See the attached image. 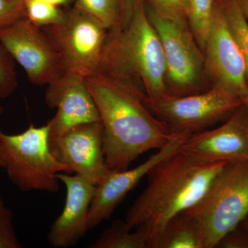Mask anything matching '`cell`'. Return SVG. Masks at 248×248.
Masks as SVG:
<instances>
[{
    "instance_id": "obj_6",
    "label": "cell",
    "mask_w": 248,
    "mask_h": 248,
    "mask_svg": "<svg viewBox=\"0 0 248 248\" xmlns=\"http://www.w3.org/2000/svg\"><path fill=\"white\" fill-rule=\"evenodd\" d=\"M145 9L164 49L167 95H187L207 90L202 80L204 53L187 21L160 16L148 5Z\"/></svg>"
},
{
    "instance_id": "obj_14",
    "label": "cell",
    "mask_w": 248,
    "mask_h": 248,
    "mask_svg": "<svg viewBox=\"0 0 248 248\" xmlns=\"http://www.w3.org/2000/svg\"><path fill=\"white\" fill-rule=\"evenodd\" d=\"M45 102L57 113L47 124L49 138H53L76 125L100 120L99 112L84 78L65 72L48 85Z\"/></svg>"
},
{
    "instance_id": "obj_15",
    "label": "cell",
    "mask_w": 248,
    "mask_h": 248,
    "mask_svg": "<svg viewBox=\"0 0 248 248\" xmlns=\"http://www.w3.org/2000/svg\"><path fill=\"white\" fill-rule=\"evenodd\" d=\"M66 187L63 211L50 227L48 242L54 248H67L76 244L89 231L90 207L96 186L79 174H58Z\"/></svg>"
},
{
    "instance_id": "obj_25",
    "label": "cell",
    "mask_w": 248,
    "mask_h": 248,
    "mask_svg": "<svg viewBox=\"0 0 248 248\" xmlns=\"http://www.w3.org/2000/svg\"><path fill=\"white\" fill-rule=\"evenodd\" d=\"M27 17L23 0H0V29Z\"/></svg>"
},
{
    "instance_id": "obj_24",
    "label": "cell",
    "mask_w": 248,
    "mask_h": 248,
    "mask_svg": "<svg viewBox=\"0 0 248 248\" xmlns=\"http://www.w3.org/2000/svg\"><path fill=\"white\" fill-rule=\"evenodd\" d=\"M156 14L172 19L187 20V0H148Z\"/></svg>"
},
{
    "instance_id": "obj_2",
    "label": "cell",
    "mask_w": 248,
    "mask_h": 248,
    "mask_svg": "<svg viewBox=\"0 0 248 248\" xmlns=\"http://www.w3.org/2000/svg\"><path fill=\"white\" fill-rule=\"evenodd\" d=\"M228 163L201 161L178 150L148 173L146 188L128 209L127 226L144 228L151 248L167 221L195 205Z\"/></svg>"
},
{
    "instance_id": "obj_9",
    "label": "cell",
    "mask_w": 248,
    "mask_h": 248,
    "mask_svg": "<svg viewBox=\"0 0 248 248\" xmlns=\"http://www.w3.org/2000/svg\"><path fill=\"white\" fill-rule=\"evenodd\" d=\"M0 43L22 67L32 84H50L66 72L53 42L27 17L0 29Z\"/></svg>"
},
{
    "instance_id": "obj_4",
    "label": "cell",
    "mask_w": 248,
    "mask_h": 248,
    "mask_svg": "<svg viewBox=\"0 0 248 248\" xmlns=\"http://www.w3.org/2000/svg\"><path fill=\"white\" fill-rule=\"evenodd\" d=\"M186 212L198 223L204 248H216L248 214V159L228 163L200 201Z\"/></svg>"
},
{
    "instance_id": "obj_18",
    "label": "cell",
    "mask_w": 248,
    "mask_h": 248,
    "mask_svg": "<svg viewBox=\"0 0 248 248\" xmlns=\"http://www.w3.org/2000/svg\"><path fill=\"white\" fill-rule=\"evenodd\" d=\"M217 0H187V21L202 50L213 23Z\"/></svg>"
},
{
    "instance_id": "obj_1",
    "label": "cell",
    "mask_w": 248,
    "mask_h": 248,
    "mask_svg": "<svg viewBox=\"0 0 248 248\" xmlns=\"http://www.w3.org/2000/svg\"><path fill=\"white\" fill-rule=\"evenodd\" d=\"M103 125V150L111 171H120L151 150H159L177 134L153 115L146 97L128 84L95 73L84 78Z\"/></svg>"
},
{
    "instance_id": "obj_21",
    "label": "cell",
    "mask_w": 248,
    "mask_h": 248,
    "mask_svg": "<svg viewBox=\"0 0 248 248\" xmlns=\"http://www.w3.org/2000/svg\"><path fill=\"white\" fill-rule=\"evenodd\" d=\"M27 17L36 27H50L62 20L64 11L45 0H23Z\"/></svg>"
},
{
    "instance_id": "obj_31",
    "label": "cell",
    "mask_w": 248,
    "mask_h": 248,
    "mask_svg": "<svg viewBox=\"0 0 248 248\" xmlns=\"http://www.w3.org/2000/svg\"><path fill=\"white\" fill-rule=\"evenodd\" d=\"M3 111H4V108L0 106V115L2 113ZM0 168H1V169H4V165H3L1 161H0Z\"/></svg>"
},
{
    "instance_id": "obj_16",
    "label": "cell",
    "mask_w": 248,
    "mask_h": 248,
    "mask_svg": "<svg viewBox=\"0 0 248 248\" xmlns=\"http://www.w3.org/2000/svg\"><path fill=\"white\" fill-rule=\"evenodd\" d=\"M151 248H204L200 227L187 212L178 213L153 238Z\"/></svg>"
},
{
    "instance_id": "obj_22",
    "label": "cell",
    "mask_w": 248,
    "mask_h": 248,
    "mask_svg": "<svg viewBox=\"0 0 248 248\" xmlns=\"http://www.w3.org/2000/svg\"><path fill=\"white\" fill-rule=\"evenodd\" d=\"M16 61L7 49L0 43V98L10 97L17 89Z\"/></svg>"
},
{
    "instance_id": "obj_19",
    "label": "cell",
    "mask_w": 248,
    "mask_h": 248,
    "mask_svg": "<svg viewBox=\"0 0 248 248\" xmlns=\"http://www.w3.org/2000/svg\"><path fill=\"white\" fill-rule=\"evenodd\" d=\"M230 29L237 42L246 62L248 81V22L239 0H218Z\"/></svg>"
},
{
    "instance_id": "obj_17",
    "label": "cell",
    "mask_w": 248,
    "mask_h": 248,
    "mask_svg": "<svg viewBox=\"0 0 248 248\" xmlns=\"http://www.w3.org/2000/svg\"><path fill=\"white\" fill-rule=\"evenodd\" d=\"M89 248H151L146 229L139 226L132 232L123 220L114 221Z\"/></svg>"
},
{
    "instance_id": "obj_28",
    "label": "cell",
    "mask_w": 248,
    "mask_h": 248,
    "mask_svg": "<svg viewBox=\"0 0 248 248\" xmlns=\"http://www.w3.org/2000/svg\"><path fill=\"white\" fill-rule=\"evenodd\" d=\"M241 10L248 22V0H239Z\"/></svg>"
},
{
    "instance_id": "obj_8",
    "label": "cell",
    "mask_w": 248,
    "mask_h": 248,
    "mask_svg": "<svg viewBox=\"0 0 248 248\" xmlns=\"http://www.w3.org/2000/svg\"><path fill=\"white\" fill-rule=\"evenodd\" d=\"M148 108L172 134L190 135L210 128L230 117L243 103L219 86L184 96H164L147 101Z\"/></svg>"
},
{
    "instance_id": "obj_13",
    "label": "cell",
    "mask_w": 248,
    "mask_h": 248,
    "mask_svg": "<svg viewBox=\"0 0 248 248\" xmlns=\"http://www.w3.org/2000/svg\"><path fill=\"white\" fill-rule=\"evenodd\" d=\"M188 135L177 134L155 154L151 155L141 164L132 169L110 171L107 177L96 186L95 192L90 207L89 231L94 229L102 221L109 219L117 207L135 188L142 178L162 160L179 150L182 141Z\"/></svg>"
},
{
    "instance_id": "obj_12",
    "label": "cell",
    "mask_w": 248,
    "mask_h": 248,
    "mask_svg": "<svg viewBox=\"0 0 248 248\" xmlns=\"http://www.w3.org/2000/svg\"><path fill=\"white\" fill-rule=\"evenodd\" d=\"M179 151L208 162L248 159V107L243 104L216 128L188 135Z\"/></svg>"
},
{
    "instance_id": "obj_7",
    "label": "cell",
    "mask_w": 248,
    "mask_h": 248,
    "mask_svg": "<svg viewBox=\"0 0 248 248\" xmlns=\"http://www.w3.org/2000/svg\"><path fill=\"white\" fill-rule=\"evenodd\" d=\"M42 30L58 49L65 71L84 78L97 73L108 30L96 18L75 6L61 21Z\"/></svg>"
},
{
    "instance_id": "obj_20",
    "label": "cell",
    "mask_w": 248,
    "mask_h": 248,
    "mask_svg": "<svg viewBox=\"0 0 248 248\" xmlns=\"http://www.w3.org/2000/svg\"><path fill=\"white\" fill-rule=\"evenodd\" d=\"M75 6L96 18L108 31L120 25V0H76Z\"/></svg>"
},
{
    "instance_id": "obj_29",
    "label": "cell",
    "mask_w": 248,
    "mask_h": 248,
    "mask_svg": "<svg viewBox=\"0 0 248 248\" xmlns=\"http://www.w3.org/2000/svg\"><path fill=\"white\" fill-rule=\"evenodd\" d=\"M45 1L60 7V6H63V5L69 4L73 0H45Z\"/></svg>"
},
{
    "instance_id": "obj_10",
    "label": "cell",
    "mask_w": 248,
    "mask_h": 248,
    "mask_svg": "<svg viewBox=\"0 0 248 248\" xmlns=\"http://www.w3.org/2000/svg\"><path fill=\"white\" fill-rule=\"evenodd\" d=\"M203 53L204 71L212 86L226 90L248 107L246 62L218 0Z\"/></svg>"
},
{
    "instance_id": "obj_11",
    "label": "cell",
    "mask_w": 248,
    "mask_h": 248,
    "mask_svg": "<svg viewBox=\"0 0 248 248\" xmlns=\"http://www.w3.org/2000/svg\"><path fill=\"white\" fill-rule=\"evenodd\" d=\"M104 131L101 121L76 125L49 138L55 158L66 168L97 186L110 172L103 150Z\"/></svg>"
},
{
    "instance_id": "obj_30",
    "label": "cell",
    "mask_w": 248,
    "mask_h": 248,
    "mask_svg": "<svg viewBox=\"0 0 248 248\" xmlns=\"http://www.w3.org/2000/svg\"><path fill=\"white\" fill-rule=\"evenodd\" d=\"M239 226L248 234V214L243 219V221L240 223Z\"/></svg>"
},
{
    "instance_id": "obj_23",
    "label": "cell",
    "mask_w": 248,
    "mask_h": 248,
    "mask_svg": "<svg viewBox=\"0 0 248 248\" xmlns=\"http://www.w3.org/2000/svg\"><path fill=\"white\" fill-rule=\"evenodd\" d=\"M11 209L0 196V248H19L21 244L16 234Z\"/></svg>"
},
{
    "instance_id": "obj_27",
    "label": "cell",
    "mask_w": 248,
    "mask_h": 248,
    "mask_svg": "<svg viewBox=\"0 0 248 248\" xmlns=\"http://www.w3.org/2000/svg\"><path fill=\"white\" fill-rule=\"evenodd\" d=\"M121 21L120 27L125 25L130 20L133 15L145 4V0H120Z\"/></svg>"
},
{
    "instance_id": "obj_3",
    "label": "cell",
    "mask_w": 248,
    "mask_h": 248,
    "mask_svg": "<svg viewBox=\"0 0 248 248\" xmlns=\"http://www.w3.org/2000/svg\"><path fill=\"white\" fill-rule=\"evenodd\" d=\"M97 73L135 88L147 101L167 94L164 49L145 4L125 25L108 31Z\"/></svg>"
},
{
    "instance_id": "obj_5",
    "label": "cell",
    "mask_w": 248,
    "mask_h": 248,
    "mask_svg": "<svg viewBox=\"0 0 248 248\" xmlns=\"http://www.w3.org/2000/svg\"><path fill=\"white\" fill-rule=\"evenodd\" d=\"M0 161L9 180L23 192H57L59 173L66 168L54 156L49 146L48 125L31 124L22 133L9 135L0 128Z\"/></svg>"
},
{
    "instance_id": "obj_26",
    "label": "cell",
    "mask_w": 248,
    "mask_h": 248,
    "mask_svg": "<svg viewBox=\"0 0 248 248\" xmlns=\"http://www.w3.org/2000/svg\"><path fill=\"white\" fill-rule=\"evenodd\" d=\"M216 248H248V234L239 225L227 232L219 240Z\"/></svg>"
}]
</instances>
